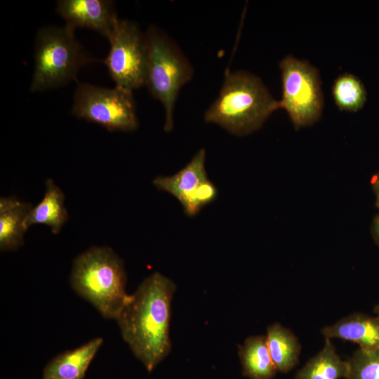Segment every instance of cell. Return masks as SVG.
<instances>
[{
    "label": "cell",
    "instance_id": "cell-1",
    "mask_svg": "<svg viewBox=\"0 0 379 379\" xmlns=\"http://www.w3.org/2000/svg\"><path fill=\"white\" fill-rule=\"evenodd\" d=\"M174 282L159 272L129 295L116 321L134 355L152 371L171 352L169 335Z\"/></svg>",
    "mask_w": 379,
    "mask_h": 379
},
{
    "label": "cell",
    "instance_id": "cell-2",
    "mask_svg": "<svg viewBox=\"0 0 379 379\" xmlns=\"http://www.w3.org/2000/svg\"><path fill=\"white\" fill-rule=\"evenodd\" d=\"M278 109L279 101L260 77L244 70L227 71L219 95L205 112L204 120L242 136L259 129Z\"/></svg>",
    "mask_w": 379,
    "mask_h": 379
},
{
    "label": "cell",
    "instance_id": "cell-3",
    "mask_svg": "<svg viewBox=\"0 0 379 379\" xmlns=\"http://www.w3.org/2000/svg\"><path fill=\"white\" fill-rule=\"evenodd\" d=\"M70 283L106 319L116 320L129 295L124 262L109 247H92L77 256Z\"/></svg>",
    "mask_w": 379,
    "mask_h": 379
},
{
    "label": "cell",
    "instance_id": "cell-4",
    "mask_svg": "<svg viewBox=\"0 0 379 379\" xmlns=\"http://www.w3.org/2000/svg\"><path fill=\"white\" fill-rule=\"evenodd\" d=\"M148 59L145 86L165 110L164 129L173 128V111L181 88L193 76V68L180 48L164 31L150 25L145 32Z\"/></svg>",
    "mask_w": 379,
    "mask_h": 379
},
{
    "label": "cell",
    "instance_id": "cell-5",
    "mask_svg": "<svg viewBox=\"0 0 379 379\" xmlns=\"http://www.w3.org/2000/svg\"><path fill=\"white\" fill-rule=\"evenodd\" d=\"M67 25L41 28L34 43V69L32 92L65 86L76 79L79 69L93 60L89 58Z\"/></svg>",
    "mask_w": 379,
    "mask_h": 379
},
{
    "label": "cell",
    "instance_id": "cell-6",
    "mask_svg": "<svg viewBox=\"0 0 379 379\" xmlns=\"http://www.w3.org/2000/svg\"><path fill=\"white\" fill-rule=\"evenodd\" d=\"M282 95L279 109L288 114L295 128L317 122L324 108V96L319 69L308 61L291 55L279 62Z\"/></svg>",
    "mask_w": 379,
    "mask_h": 379
},
{
    "label": "cell",
    "instance_id": "cell-7",
    "mask_svg": "<svg viewBox=\"0 0 379 379\" xmlns=\"http://www.w3.org/2000/svg\"><path fill=\"white\" fill-rule=\"evenodd\" d=\"M72 113L110 131H133L139 126L133 92L117 86L108 88L79 83Z\"/></svg>",
    "mask_w": 379,
    "mask_h": 379
},
{
    "label": "cell",
    "instance_id": "cell-8",
    "mask_svg": "<svg viewBox=\"0 0 379 379\" xmlns=\"http://www.w3.org/2000/svg\"><path fill=\"white\" fill-rule=\"evenodd\" d=\"M110 48L103 60L115 86L132 91L145 86L148 48L145 33L128 20H120L108 38Z\"/></svg>",
    "mask_w": 379,
    "mask_h": 379
},
{
    "label": "cell",
    "instance_id": "cell-9",
    "mask_svg": "<svg viewBox=\"0 0 379 379\" xmlns=\"http://www.w3.org/2000/svg\"><path fill=\"white\" fill-rule=\"evenodd\" d=\"M206 151L199 149L190 161L171 176H158L153 180L159 190L174 196L188 216L197 215L215 199L218 190L208 179L205 168Z\"/></svg>",
    "mask_w": 379,
    "mask_h": 379
},
{
    "label": "cell",
    "instance_id": "cell-10",
    "mask_svg": "<svg viewBox=\"0 0 379 379\" xmlns=\"http://www.w3.org/2000/svg\"><path fill=\"white\" fill-rule=\"evenodd\" d=\"M56 12L67 27L93 29L107 39L119 20L110 0H60Z\"/></svg>",
    "mask_w": 379,
    "mask_h": 379
},
{
    "label": "cell",
    "instance_id": "cell-11",
    "mask_svg": "<svg viewBox=\"0 0 379 379\" xmlns=\"http://www.w3.org/2000/svg\"><path fill=\"white\" fill-rule=\"evenodd\" d=\"M325 339L338 338L357 343L359 347L379 350V316L353 313L324 327Z\"/></svg>",
    "mask_w": 379,
    "mask_h": 379
},
{
    "label": "cell",
    "instance_id": "cell-12",
    "mask_svg": "<svg viewBox=\"0 0 379 379\" xmlns=\"http://www.w3.org/2000/svg\"><path fill=\"white\" fill-rule=\"evenodd\" d=\"M102 343V338H96L78 348L57 355L46 366L42 379H84Z\"/></svg>",
    "mask_w": 379,
    "mask_h": 379
},
{
    "label": "cell",
    "instance_id": "cell-13",
    "mask_svg": "<svg viewBox=\"0 0 379 379\" xmlns=\"http://www.w3.org/2000/svg\"><path fill=\"white\" fill-rule=\"evenodd\" d=\"M64 201L65 195L61 189L52 179H47L43 199L32 208L26 218L27 229L32 225L42 224L49 226L53 234H58L68 220Z\"/></svg>",
    "mask_w": 379,
    "mask_h": 379
},
{
    "label": "cell",
    "instance_id": "cell-14",
    "mask_svg": "<svg viewBox=\"0 0 379 379\" xmlns=\"http://www.w3.org/2000/svg\"><path fill=\"white\" fill-rule=\"evenodd\" d=\"M242 373L251 379H272L277 371L270 357L265 335L247 338L239 346Z\"/></svg>",
    "mask_w": 379,
    "mask_h": 379
},
{
    "label": "cell",
    "instance_id": "cell-15",
    "mask_svg": "<svg viewBox=\"0 0 379 379\" xmlns=\"http://www.w3.org/2000/svg\"><path fill=\"white\" fill-rule=\"evenodd\" d=\"M266 340L269 352L277 371L287 373L299 360L301 346L295 335L280 324L267 327Z\"/></svg>",
    "mask_w": 379,
    "mask_h": 379
},
{
    "label": "cell",
    "instance_id": "cell-16",
    "mask_svg": "<svg viewBox=\"0 0 379 379\" xmlns=\"http://www.w3.org/2000/svg\"><path fill=\"white\" fill-rule=\"evenodd\" d=\"M322 349L297 373L295 379H340L346 378L347 361L337 354L330 339Z\"/></svg>",
    "mask_w": 379,
    "mask_h": 379
},
{
    "label": "cell",
    "instance_id": "cell-17",
    "mask_svg": "<svg viewBox=\"0 0 379 379\" xmlns=\"http://www.w3.org/2000/svg\"><path fill=\"white\" fill-rule=\"evenodd\" d=\"M32 206L22 202L12 209L0 213V250L15 251L24 244L26 218Z\"/></svg>",
    "mask_w": 379,
    "mask_h": 379
},
{
    "label": "cell",
    "instance_id": "cell-18",
    "mask_svg": "<svg viewBox=\"0 0 379 379\" xmlns=\"http://www.w3.org/2000/svg\"><path fill=\"white\" fill-rule=\"evenodd\" d=\"M332 96L340 110L354 112L361 109L367 98L366 88L355 75L345 72L334 80Z\"/></svg>",
    "mask_w": 379,
    "mask_h": 379
},
{
    "label": "cell",
    "instance_id": "cell-19",
    "mask_svg": "<svg viewBox=\"0 0 379 379\" xmlns=\"http://www.w3.org/2000/svg\"><path fill=\"white\" fill-rule=\"evenodd\" d=\"M347 364L346 379H379V350L359 347Z\"/></svg>",
    "mask_w": 379,
    "mask_h": 379
},
{
    "label": "cell",
    "instance_id": "cell-20",
    "mask_svg": "<svg viewBox=\"0 0 379 379\" xmlns=\"http://www.w3.org/2000/svg\"><path fill=\"white\" fill-rule=\"evenodd\" d=\"M21 203L15 197H1L0 199V213L13 208Z\"/></svg>",
    "mask_w": 379,
    "mask_h": 379
},
{
    "label": "cell",
    "instance_id": "cell-21",
    "mask_svg": "<svg viewBox=\"0 0 379 379\" xmlns=\"http://www.w3.org/2000/svg\"><path fill=\"white\" fill-rule=\"evenodd\" d=\"M371 232L375 242L379 246V215L375 218L372 223Z\"/></svg>",
    "mask_w": 379,
    "mask_h": 379
},
{
    "label": "cell",
    "instance_id": "cell-22",
    "mask_svg": "<svg viewBox=\"0 0 379 379\" xmlns=\"http://www.w3.org/2000/svg\"><path fill=\"white\" fill-rule=\"evenodd\" d=\"M372 188L376 194H379V173L372 180Z\"/></svg>",
    "mask_w": 379,
    "mask_h": 379
},
{
    "label": "cell",
    "instance_id": "cell-23",
    "mask_svg": "<svg viewBox=\"0 0 379 379\" xmlns=\"http://www.w3.org/2000/svg\"><path fill=\"white\" fill-rule=\"evenodd\" d=\"M373 312H374V313L376 314V315H378V316H379V304H378V305L375 307V308H374V310H373Z\"/></svg>",
    "mask_w": 379,
    "mask_h": 379
},
{
    "label": "cell",
    "instance_id": "cell-24",
    "mask_svg": "<svg viewBox=\"0 0 379 379\" xmlns=\"http://www.w3.org/2000/svg\"><path fill=\"white\" fill-rule=\"evenodd\" d=\"M376 206L379 208V194H376Z\"/></svg>",
    "mask_w": 379,
    "mask_h": 379
}]
</instances>
